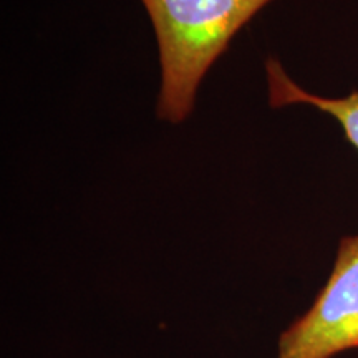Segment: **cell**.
<instances>
[{
	"label": "cell",
	"instance_id": "3",
	"mask_svg": "<svg viewBox=\"0 0 358 358\" xmlns=\"http://www.w3.org/2000/svg\"><path fill=\"white\" fill-rule=\"evenodd\" d=\"M266 75L268 103L272 108H282V106L289 105H308L324 111L337 120L348 143L358 151V90L342 98L313 95L299 87L275 58H268L266 62Z\"/></svg>",
	"mask_w": 358,
	"mask_h": 358
},
{
	"label": "cell",
	"instance_id": "1",
	"mask_svg": "<svg viewBox=\"0 0 358 358\" xmlns=\"http://www.w3.org/2000/svg\"><path fill=\"white\" fill-rule=\"evenodd\" d=\"M158 42L161 87L156 115L178 124L194 110L196 92L236 34L272 0H140Z\"/></svg>",
	"mask_w": 358,
	"mask_h": 358
},
{
	"label": "cell",
	"instance_id": "2",
	"mask_svg": "<svg viewBox=\"0 0 358 358\" xmlns=\"http://www.w3.org/2000/svg\"><path fill=\"white\" fill-rule=\"evenodd\" d=\"M358 348V234L340 239L325 285L277 340V358H335Z\"/></svg>",
	"mask_w": 358,
	"mask_h": 358
}]
</instances>
